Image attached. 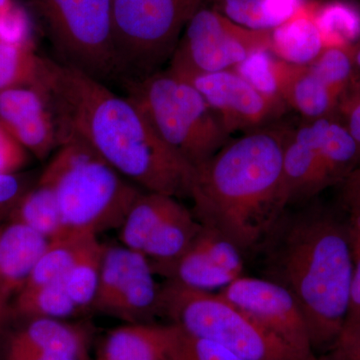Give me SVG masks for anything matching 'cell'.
Instances as JSON below:
<instances>
[{
  "label": "cell",
  "instance_id": "40",
  "mask_svg": "<svg viewBox=\"0 0 360 360\" xmlns=\"http://www.w3.org/2000/svg\"><path fill=\"white\" fill-rule=\"evenodd\" d=\"M14 4H15L14 0H0V13H2L4 11H7V9L11 8Z\"/></svg>",
  "mask_w": 360,
  "mask_h": 360
},
{
  "label": "cell",
  "instance_id": "11",
  "mask_svg": "<svg viewBox=\"0 0 360 360\" xmlns=\"http://www.w3.org/2000/svg\"><path fill=\"white\" fill-rule=\"evenodd\" d=\"M146 255L124 245H105L91 309L127 323H151L160 315L161 285Z\"/></svg>",
  "mask_w": 360,
  "mask_h": 360
},
{
  "label": "cell",
  "instance_id": "15",
  "mask_svg": "<svg viewBox=\"0 0 360 360\" xmlns=\"http://www.w3.org/2000/svg\"><path fill=\"white\" fill-rule=\"evenodd\" d=\"M0 122L37 160L49 158L61 144L58 120L39 86L0 91Z\"/></svg>",
  "mask_w": 360,
  "mask_h": 360
},
{
  "label": "cell",
  "instance_id": "1",
  "mask_svg": "<svg viewBox=\"0 0 360 360\" xmlns=\"http://www.w3.org/2000/svg\"><path fill=\"white\" fill-rule=\"evenodd\" d=\"M39 86L49 97L61 141L66 134L79 137L142 191L189 198L195 169L158 136L129 97L47 58H42Z\"/></svg>",
  "mask_w": 360,
  "mask_h": 360
},
{
  "label": "cell",
  "instance_id": "28",
  "mask_svg": "<svg viewBox=\"0 0 360 360\" xmlns=\"http://www.w3.org/2000/svg\"><path fill=\"white\" fill-rule=\"evenodd\" d=\"M167 360H245L219 343L188 335L168 324Z\"/></svg>",
  "mask_w": 360,
  "mask_h": 360
},
{
  "label": "cell",
  "instance_id": "38",
  "mask_svg": "<svg viewBox=\"0 0 360 360\" xmlns=\"http://www.w3.org/2000/svg\"><path fill=\"white\" fill-rule=\"evenodd\" d=\"M87 354L68 352V350H51L40 354L34 360H86Z\"/></svg>",
  "mask_w": 360,
  "mask_h": 360
},
{
  "label": "cell",
  "instance_id": "17",
  "mask_svg": "<svg viewBox=\"0 0 360 360\" xmlns=\"http://www.w3.org/2000/svg\"><path fill=\"white\" fill-rule=\"evenodd\" d=\"M47 243L22 224L6 222L0 229V333L13 319L14 300Z\"/></svg>",
  "mask_w": 360,
  "mask_h": 360
},
{
  "label": "cell",
  "instance_id": "4",
  "mask_svg": "<svg viewBox=\"0 0 360 360\" xmlns=\"http://www.w3.org/2000/svg\"><path fill=\"white\" fill-rule=\"evenodd\" d=\"M37 182L56 195L68 232L96 236L120 229L144 191L72 134L63 137Z\"/></svg>",
  "mask_w": 360,
  "mask_h": 360
},
{
  "label": "cell",
  "instance_id": "12",
  "mask_svg": "<svg viewBox=\"0 0 360 360\" xmlns=\"http://www.w3.org/2000/svg\"><path fill=\"white\" fill-rule=\"evenodd\" d=\"M328 118L307 120L302 127L286 132L283 169L288 206L309 202L324 189L347 179L323 144Z\"/></svg>",
  "mask_w": 360,
  "mask_h": 360
},
{
  "label": "cell",
  "instance_id": "23",
  "mask_svg": "<svg viewBox=\"0 0 360 360\" xmlns=\"http://www.w3.org/2000/svg\"><path fill=\"white\" fill-rule=\"evenodd\" d=\"M79 312L63 281L25 286L16 296L13 319H63Z\"/></svg>",
  "mask_w": 360,
  "mask_h": 360
},
{
  "label": "cell",
  "instance_id": "8",
  "mask_svg": "<svg viewBox=\"0 0 360 360\" xmlns=\"http://www.w3.org/2000/svg\"><path fill=\"white\" fill-rule=\"evenodd\" d=\"M59 61L105 82L120 79L112 0H33Z\"/></svg>",
  "mask_w": 360,
  "mask_h": 360
},
{
  "label": "cell",
  "instance_id": "2",
  "mask_svg": "<svg viewBox=\"0 0 360 360\" xmlns=\"http://www.w3.org/2000/svg\"><path fill=\"white\" fill-rule=\"evenodd\" d=\"M257 252L264 278L293 296L315 354H324L347 317L354 267L347 219L314 200L288 208Z\"/></svg>",
  "mask_w": 360,
  "mask_h": 360
},
{
  "label": "cell",
  "instance_id": "3",
  "mask_svg": "<svg viewBox=\"0 0 360 360\" xmlns=\"http://www.w3.org/2000/svg\"><path fill=\"white\" fill-rule=\"evenodd\" d=\"M286 129H264L229 141L194 168V217L238 246L257 253L288 208L283 155Z\"/></svg>",
  "mask_w": 360,
  "mask_h": 360
},
{
  "label": "cell",
  "instance_id": "21",
  "mask_svg": "<svg viewBox=\"0 0 360 360\" xmlns=\"http://www.w3.org/2000/svg\"><path fill=\"white\" fill-rule=\"evenodd\" d=\"M210 7L253 30H271L300 11L309 0H208Z\"/></svg>",
  "mask_w": 360,
  "mask_h": 360
},
{
  "label": "cell",
  "instance_id": "10",
  "mask_svg": "<svg viewBox=\"0 0 360 360\" xmlns=\"http://www.w3.org/2000/svg\"><path fill=\"white\" fill-rule=\"evenodd\" d=\"M201 229L193 212L176 198L142 191L118 231L122 245L139 251L158 266L186 252Z\"/></svg>",
  "mask_w": 360,
  "mask_h": 360
},
{
  "label": "cell",
  "instance_id": "20",
  "mask_svg": "<svg viewBox=\"0 0 360 360\" xmlns=\"http://www.w3.org/2000/svg\"><path fill=\"white\" fill-rule=\"evenodd\" d=\"M167 331L168 324L120 326L106 336L99 360H167Z\"/></svg>",
  "mask_w": 360,
  "mask_h": 360
},
{
  "label": "cell",
  "instance_id": "37",
  "mask_svg": "<svg viewBox=\"0 0 360 360\" xmlns=\"http://www.w3.org/2000/svg\"><path fill=\"white\" fill-rule=\"evenodd\" d=\"M347 129L360 146V96L350 97L345 103Z\"/></svg>",
  "mask_w": 360,
  "mask_h": 360
},
{
  "label": "cell",
  "instance_id": "36",
  "mask_svg": "<svg viewBox=\"0 0 360 360\" xmlns=\"http://www.w3.org/2000/svg\"><path fill=\"white\" fill-rule=\"evenodd\" d=\"M352 234V251H354V274L350 286L349 304L347 321H360V229L349 226Z\"/></svg>",
  "mask_w": 360,
  "mask_h": 360
},
{
  "label": "cell",
  "instance_id": "27",
  "mask_svg": "<svg viewBox=\"0 0 360 360\" xmlns=\"http://www.w3.org/2000/svg\"><path fill=\"white\" fill-rule=\"evenodd\" d=\"M42 56L33 44L0 41V91L20 86H39Z\"/></svg>",
  "mask_w": 360,
  "mask_h": 360
},
{
  "label": "cell",
  "instance_id": "9",
  "mask_svg": "<svg viewBox=\"0 0 360 360\" xmlns=\"http://www.w3.org/2000/svg\"><path fill=\"white\" fill-rule=\"evenodd\" d=\"M264 49L270 51V30L243 27L202 4L187 22L167 70L181 78L231 70Z\"/></svg>",
  "mask_w": 360,
  "mask_h": 360
},
{
  "label": "cell",
  "instance_id": "7",
  "mask_svg": "<svg viewBox=\"0 0 360 360\" xmlns=\"http://www.w3.org/2000/svg\"><path fill=\"white\" fill-rule=\"evenodd\" d=\"M203 0H112L113 39L124 84L160 71Z\"/></svg>",
  "mask_w": 360,
  "mask_h": 360
},
{
  "label": "cell",
  "instance_id": "32",
  "mask_svg": "<svg viewBox=\"0 0 360 360\" xmlns=\"http://www.w3.org/2000/svg\"><path fill=\"white\" fill-rule=\"evenodd\" d=\"M321 360H360V321H345L330 347Z\"/></svg>",
  "mask_w": 360,
  "mask_h": 360
},
{
  "label": "cell",
  "instance_id": "31",
  "mask_svg": "<svg viewBox=\"0 0 360 360\" xmlns=\"http://www.w3.org/2000/svg\"><path fill=\"white\" fill-rule=\"evenodd\" d=\"M0 41L33 44L30 16L16 2L11 8L0 13Z\"/></svg>",
  "mask_w": 360,
  "mask_h": 360
},
{
  "label": "cell",
  "instance_id": "24",
  "mask_svg": "<svg viewBox=\"0 0 360 360\" xmlns=\"http://www.w3.org/2000/svg\"><path fill=\"white\" fill-rule=\"evenodd\" d=\"M94 236H98L71 231L49 240L35 262L25 286L41 285L63 281L79 253Z\"/></svg>",
  "mask_w": 360,
  "mask_h": 360
},
{
  "label": "cell",
  "instance_id": "6",
  "mask_svg": "<svg viewBox=\"0 0 360 360\" xmlns=\"http://www.w3.org/2000/svg\"><path fill=\"white\" fill-rule=\"evenodd\" d=\"M160 315L188 335L219 343L245 360H321L293 349L219 293L167 281L161 285Z\"/></svg>",
  "mask_w": 360,
  "mask_h": 360
},
{
  "label": "cell",
  "instance_id": "41",
  "mask_svg": "<svg viewBox=\"0 0 360 360\" xmlns=\"http://www.w3.org/2000/svg\"><path fill=\"white\" fill-rule=\"evenodd\" d=\"M87 360V359H86Z\"/></svg>",
  "mask_w": 360,
  "mask_h": 360
},
{
  "label": "cell",
  "instance_id": "30",
  "mask_svg": "<svg viewBox=\"0 0 360 360\" xmlns=\"http://www.w3.org/2000/svg\"><path fill=\"white\" fill-rule=\"evenodd\" d=\"M277 65L278 58L269 49H264L253 52L232 70L262 94L279 98L277 94Z\"/></svg>",
  "mask_w": 360,
  "mask_h": 360
},
{
  "label": "cell",
  "instance_id": "14",
  "mask_svg": "<svg viewBox=\"0 0 360 360\" xmlns=\"http://www.w3.org/2000/svg\"><path fill=\"white\" fill-rule=\"evenodd\" d=\"M182 79L198 89L229 135L264 129L286 108L281 99L262 94L232 70Z\"/></svg>",
  "mask_w": 360,
  "mask_h": 360
},
{
  "label": "cell",
  "instance_id": "39",
  "mask_svg": "<svg viewBox=\"0 0 360 360\" xmlns=\"http://www.w3.org/2000/svg\"><path fill=\"white\" fill-rule=\"evenodd\" d=\"M352 56H354V65L360 70V44L354 45Z\"/></svg>",
  "mask_w": 360,
  "mask_h": 360
},
{
  "label": "cell",
  "instance_id": "25",
  "mask_svg": "<svg viewBox=\"0 0 360 360\" xmlns=\"http://www.w3.org/2000/svg\"><path fill=\"white\" fill-rule=\"evenodd\" d=\"M312 16L324 47H352L360 39V9L345 0L312 1Z\"/></svg>",
  "mask_w": 360,
  "mask_h": 360
},
{
  "label": "cell",
  "instance_id": "18",
  "mask_svg": "<svg viewBox=\"0 0 360 360\" xmlns=\"http://www.w3.org/2000/svg\"><path fill=\"white\" fill-rule=\"evenodd\" d=\"M277 94L286 106L309 120L333 117L340 103V97L309 65H291L279 58Z\"/></svg>",
  "mask_w": 360,
  "mask_h": 360
},
{
  "label": "cell",
  "instance_id": "26",
  "mask_svg": "<svg viewBox=\"0 0 360 360\" xmlns=\"http://www.w3.org/2000/svg\"><path fill=\"white\" fill-rule=\"evenodd\" d=\"M105 245L94 236L78 255L63 281L79 311L91 309L101 278Z\"/></svg>",
  "mask_w": 360,
  "mask_h": 360
},
{
  "label": "cell",
  "instance_id": "19",
  "mask_svg": "<svg viewBox=\"0 0 360 360\" xmlns=\"http://www.w3.org/2000/svg\"><path fill=\"white\" fill-rule=\"evenodd\" d=\"M311 6L312 1L307 2L290 20L270 30V51L277 58L291 65H307L323 51Z\"/></svg>",
  "mask_w": 360,
  "mask_h": 360
},
{
  "label": "cell",
  "instance_id": "13",
  "mask_svg": "<svg viewBox=\"0 0 360 360\" xmlns=\"http://www.w3.org/2000/svg\"><path fill=\"white\" fill-rule=\"evenodd\" d=\"M219 295L278 336L293 349L317 359L302 309L285 288L269 279L240 276Z\"/></svg>",
  "mask_w": 360,
  "mask_h": 360
},
{
  "label": "cell",
  "instance_id": "33",
  "mask_svg": "<svg viewBox=\"0 0 360 360\" xmlns=\"http://www.w3.org/2000/svg\"><path fill=\"white\" fill-rule=\"evenodd\" d=\"M28 161V151L0 122V175L18 174Z\"/></svg>",
  "mask_w": 360,
  "mask_h": 360
},
{
  "label": "cell",
  "instance_id": "22",
  "mask_svg": "<svg viewBox=\"0 0 360 360\" xmlns=\"http://www.w3.org/2000/svg\"><path fill=\"white\" fill-rule=\"evenodd\" d=\"M7 222L25 225L49 241L68 233L56 195L39 182L20 196Z\"/></svg>",
  "mask_w": 360,
  "mask_h": 360
},
{
  "label": "cell",
  "instance_id": "5",
  "mask_svg": "<svg viewBox=\"0 0 360 360\" xmlns=\"http://www.w3.org/2000/svg\"><path fill=\"white\" fill-rule=\"evenodd\" d=\"M124 84L127 96L141 108L158 136L193 168L229 141V134L198 89L169 70Z\"/></svg>",
  "mask_w": 360,
  "mask_h": 360
},
{
  "label": "cell",
  "instance_id": "35",
  "mask_svg": "<svg viewBox=\"0 0 360 360\" xmlns=\"http://www.w3.org/2000/svg\"><path fill=\"white\" fill-rule=\"evenodd\" d=\"M341 205L349 226L360 229V165L341 184Z\"/></svg>",
  "mask_w": 360,
  "mask_h": 360
},
{
  "label": "cell",
  "instance_id": "34",
  "mask_svg": "<svg viewBox=\"0 0 360 360\" xmlns=\"http://www.w3.org/2000/svg\"><path fill=\"white\" fill-rule=\"evenodd\" d=\"M30 187L22 175H0V229L6 224L13 206Z\"/></svg>",
  "mask_w": 360,
  "mask_h": 360
},
{
  "label": "cell",
  "instance_id": "29",
  "mask_svg": "<svg viewBox=\"0 0 360 360\" xmlns=\"http://www.w3.org/2000/svg\"><path fill=\"white\" fill-rule=\"evenodd\" d=\"M352 47H324L321 53L307 65L338 97L345 94L352 79L354 61Z\"/></svg>",
  "mask_w": 360,
  "mask_h": 360
},
{
  "label": "cell",
  "instance_id": "16",
  "mask_svg": "<svg viewBox=\"0 0 360 360\" xmlns=\"http://www.w3.org/2000/svg\"><path fill=\"white\" fill-rule=\"evenodd\" d=\"M86 331L60 319H11L0 333V360H34L51 350L87 354Z\"/></svg>",
  "mask_w": 360,
  "mask_h": 360
}]
</instances>
